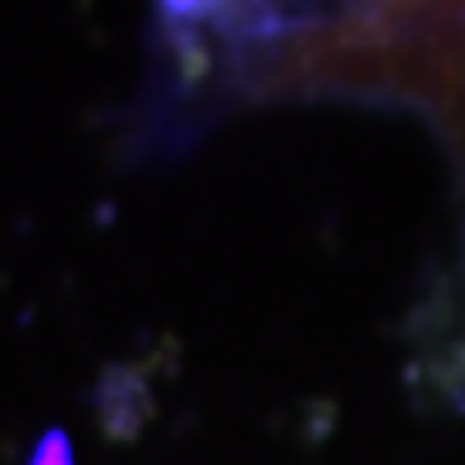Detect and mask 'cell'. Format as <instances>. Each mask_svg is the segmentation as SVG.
<instances>
[{
    "mask_svg": "<svg viewBox=\"0 0 465 465\" xmlns=\"http://www.w3.org/2000/svg\"><path fill=\"white\" fill-rule=\"evenodd\" d=\"M34 465H72V447H67V432H48L34 451Z\"/></svg>",
    "mask_w": 465,
    "mask_h": 465,
    "instance_id": "obj_1",
    "label": "cell"
}]
</instances>
